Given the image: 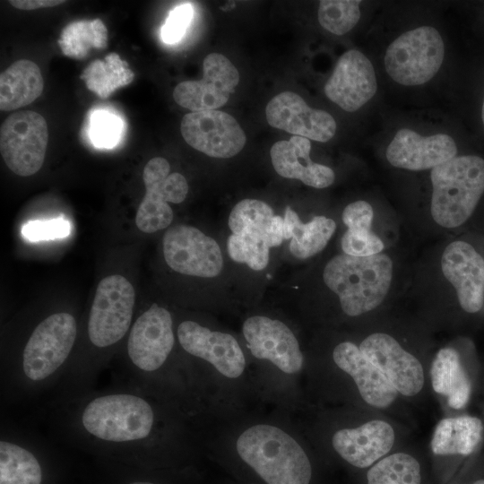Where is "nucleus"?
<instances>
[{"label": "nucleus", "mask_w": 484, "mask_h": 484, "mask_svg": "<svg viewBox=\"0 0 484 484\" xmlns=\"http://www.w3.org/2000/svg\"><path fill=\"white\" fill-rule=\"evenodd\" d=\"M326 436L332 454L359 473L411 441L412 429L387 414L350 407Z\"/></svg>", "instance_id": "1"}, {"label": "nucleus", "mask_w": 484, "mask_h": 484, "mask_svg": "<svg viewBox=\"0 0 484 484\" xmlns=\"http://www.w3.org/2000/svg\"><path fill=\"white\" fill-rule=\"evenodd\" d=\"M385 325H370L357 342L363 354L381 371L413 408L430 394L428 368L433 354L425 344L404 338Z\"/></svg>", "instance_id": "2"}, {"label": "nucleus", "mask_w": 484, "mask_h": 484, "mask_svg": "<svg viewBox=\"0 0 484 484\" xmlns=\"http://www.w3.org/2000/svg\"><path fill=\"white\" fill-rule=\"evenodd\" d=\"M393 273V261L386 254L364 257L341 254L327 262L323 280L338 297L341 312L356 318L379 308L390 290Z\"/></svg>", "instance_id": "3"}, {"label": "nucleus", "mask_w": 484, "mask_h": 484, "mask_svg": "<svg viewBox=\"0 0 484 484\" xmlns=\"http://www.w3.org/2000/svg\"><path fill=\"white\" fill-rule=\"evenodd\" d=\"M239 457L267 484H312L314 465L303 447L280 428L259 424L237 440Z\"/></svg>", "instance_id": "4"}, {"label": "nucleus", "mask_w": 484, "mask_h": 484, "mask_svg": "<svg viewBox=\"0 0 484 484\" xmlns=\"http://www.w3.org/2000/svg\"><path fill=\"white\" fill-rule=\"evenodd\" d=\"M431 215L441 227L463 224L473 213L484 193V160L464 155L431 170Z\"/></svg>", "instance_id": "5"}, {"label": "nucleus", "mask_w": 484, "mask_h": 484, "mask_svg": "<svg viewBox=\"0 0 484 484\" xmlns=\"http://www.w3.org/2000/svg\"><path fill=\"white\" fill-rule=\"evenodd\" d=\"M81 421L85 431L102 441L127 443L147 437L154 425L149 402L134 394L101 395L84 407Z\"/></svg>", "instance_id": "6"}, {"label": "nucleus", "mask_w": 484, "mask_h": 484, "mask_svg": "<svg viewBox=\"0 0 484 484\" xmlns=\"http://www.w3.org/2000/svg\"><path fill=\"white\" fill-rule=\"evenodd\" d=\"M484 450V423L469 412L443 416L435 425L428 448L432 484H445Z\"/></svg>", "instance_id": "7"}, {"label": "nucleus", "mask_w": 484, "mask_h": 484, "mask_svg": "<svg viewBox=\"0 0 484 484\" xmlns=\"http://www.w3.org/2000/svg\"><path fill=\"white\" fill-rule=\"evenodd\" d=\"M481 369L482 364L475 355L456 344L443 346L433 354L428 386L443 416L468 412L479 393Z\"/></svg>", "instance_id": "8"}, {"label": "nucleus", "mask_w": 484, "mask_h": 484, "mask_svg": "<svg viewBox=\"0 0 484 484\" xmlns=\"http://www.w3.org/2000/svg\"><path fill=\"white\" fill-rule=\"evenodd\" d=\"M445 56L439 32L431 26H420L394 39L385 55L387 73L396 82L414 86L431 80Z\"/></svg>", "instance_id": "9"}, {"label": "nucleus", "mask_w": 484, "mask_h": 484, "mask_svg": "<svg viewBox=\"0 0 484 484\" xmlns=\"http://www.w3.org/2000/svg\"><path fill=\"white\" fill-rule=\"evenodd\" d=\"M77 333L75 318L69 313L52 314L30 336L22 354V372L39 382L54 375L68 358Z\"/></svg>", "instance_id": "10"}, {"label": "nucleus", "mask_w": 484, "mask_h": 484, "mask_svg": "<svg viewBox=\"0 0 484 484\" xmlns=\"http://www.w3.org/2000/svg\"><path fill=\"white\" fill-rule=\"evenodd\" d=\"M135 293L124 276L103 278L98 287L88 320V334L99 348L111 346L127 333L133 317Z\"/></svg>", "instance_id": "11"}, {"label": "nucleus", "mask_w": 484, "mask_h": 484, "mask_svg": "<svg viewBox=\"0 0 484 484\" xmlns=\"http://www.w3.org/2000/svg\"><path fill=\"white\" fill-rule=\"evenodd\" d=\"M48 140L45 118L31 110L11 114L0 128V151L14 174L29 177L42 167Z\"/></svg>", "instance_id": "12"}, {"label": "nucleus", "mask_w": 484, "mask_h": 484, "mask_svg": "<svg viewBox=\"0 0 484 484\" xmlns=\"http://www.w3.org/2000/svg\"><path fill=\"white\" fill-rule=\"evenodd\" d=\"M169 161L161 157L150 160L143 173L145 195L135 216L137 228L154 233L170 225L173 211L169 204L182 203L188 193V184L180 173H171Z\"/></svg>", "instance_id": "13"}, {"label": "nucleus", "mask_w": 484, "mask_h": 484, "mask_svg": "<svg viewBox=\"0 0 484 484\" xmlns=\"http://www.w3.org/2000/svg\"><path fill=\"white\" fill-rule=\"evenodd\" d=\"M162 245L167 264L178 273L213 278L222 271L223 257L219 244L193 226L177 225L169 229Z\"/></svg>", "instance_id": "14"}, {"label": "nucleus", "mask_w": 484, "mask_h": 484, "mask_svg": "<svg viewBox=\"0 0 484 484\" xmlns=\"http://www.w3.org/2000/svg\"><path fill=\"white\" fill-rule=\"evenodd\" d=\"M181 134L194 149L213 158L228 159L244 148L246 136L229 114L206 110L186 114L181 121Z\"/></svg>", "instance_id": "15"}, {"label": "nucleus", "mask_w": 484, "mask_h": 484, "mask_svg": "<svg viewBox=\"0 0 484 484\" xmlns=\"http://www.w3.org/2000/svg\"><path fill=\"white\" fill-rule=\"evenodd\" d=\"M200 81H186L173 91L174 100L194 112L216 110L226 104L239 82V73L225 56L211 53L203 63Z\"/></svg>", "instance_id": "16"}, {"label": "nucleus", "mask_w": 484, "mask_h": 484, "mask_svg": "<svg viewBox=\"0 0 484 484\" xmlns=\"http://www.w3.org/2000/svg\"><path fill=\"white\" fill-rule=\"evenodd\" d=\"M242 330L255 358L269 360L287 374H296L302 369L304 356L298 341L281 321L254 315L244 322Z\"/></svg>", "instance_id": "17"}, {"label": "nucleus", "mask_w": 484, "mask_h": 484, "mask_svg": "<svg viewBox=\"0 0 484 484\" xmlns=\"http://www.w3.org/2000/svg\"><path fill=\"white\" fill-rule=\"evenodd\" d=\"M174 342L171 315L154 303L133 324L127 341L128 356L137 368L152 372L165 363Z\"/></svg>", "instance_id": "18"}, {"label": "nucleus", "mask_w": 484, "mask_h": 484, "mask_svg": "<svg viewBox=\"0 0 484 484\" xmlns=\"http://www.w3.org/2000/svg\"><path fill=\"white\" fill-rule=\"evenodd\" d=\"M441 269L454 288L462 310L479 313L484 305V258L471 244L456 240L445 248Z\"/></svg>", "instance_id": "19"}, {"label": "nucleus", "mask_w": 484, "mask_h": 484, "mask_svg": "<svg viewBox=\"0 0 484 484\" xmlns=\"http://www.w3.org/2000/svg\"><path fill=\"white\" fill-rule=\"evenodd\" d=\"M268 124L297 136L325 143L336 133V122L326 111L310 108L297 93L282 91L266 106Z\"/></svg>", "instance_id": "20"}, {"label": "nucleus", "mask_w": 484, "mask_h": 484, "mask_svg": "<svg viewBox=\"0 0 484 484\" xmlns=\"http://www.w3.org/2000/svg\"><path fill=\"white\" fill-rule=\"evenodd\" d=\"M377 90L374 67L360 51L351 49L337 61L324 85L326 97L348 112H354L369 101Z\"/></svg>", "instance_id": "21"}, {"label": "nucleus", "mask_w": 484, "mask_h": 484, "mask_svg": "<svg viewBox=\"0 0 484 484\" xmlns=\"http://www.w3.org/2000/svg\"><path fill=\"white\" fill-rule=\"evenodd\" d=\"M177 338L186 352L208 361L224 376L237 378L244 372L245 356L232 335L187 320L178 325Z\"/></svg>", "instance_id": "22"}, {"label": "nucleus", "mask_w": 484, "mask_h": 484, "mask_svg": "<svg viewBox=\"0 0 484 484\" xmlns=\"http://www.w3.org/2000/svg\"><path fill=\"white\" fill-rule=\"evenodd\" d=\"M457 147L445 134L422 136L408 128L399 130L386 149L391 165L409 170L434 169L454 157Z\"/></svg>", "instance_id": "23"}, {"label": "nucleus", "mask_w": 484, "mask_h": 484, "mask_svg": "<svg viewBox=\"0 0 484 484\" xmlns=\"http://www.w3.org/2000/svg\"><path fill=\"white\" fill-rule=\"evenodd\" d=\"M354 475L356 484H432L428 452L411 440Z\"/></svg>", "instance_id": "24"}, {"label": "nucleus", "mask_w": 484, "mask_h": 484, "mask_svg": "<svg viewBox=\"0 0 484 484\" xmlns=\"http://www.w3.org/2000/svg\"><path fill=\"white\" fill-rule=\"evenodd\" d=\"M311 143L305 137L293 135L276 142L270 150L272 164L281 177L300 180L303 184L325 188L335 179L333 170L310 159Z\"/></svg>", "instance_id": "25"}, {"label": "nucleus", "mask_w": 484, "mask_h": 484, "mask_svg": "<svg viewBox=\"0 0 484 484\" xmlns=\"http://www.w3.org/2000/svg\"><path fill=\"white\" fill-rule=\"evenodd\" d=\"M43 88L38 65L28 59L17 60L0 75V109L12 111L29 105L40 96Z\"/></svg>", "instance_id": "26"}, {"label": "nucleus", "mask_w": 484, "mask_h": 484, "mask_svg": "<svg viewBox=\"0 0 484 484\" xmlns=\"http://www.w3.org/2000/svg\"><path fill=\"white\" fill-rule=\"evenodd\" d=\"M284 239H291L290 251L298 259H307L320 253L336 229L335 221L325 216H315L303 223L290 206L284 214Z\"/></svg>", "instance_id": "27"}, {"label": "nucleus", "mask_w": 484, "mask_h": 484, "mask_svg": "<svg viewBox=\"0 0 484 484\" xmlns=\"http://www.w3.org/2000/svg\"><path fill=\"white\" fill-rule=\"evenodd\" d=\"M42 471L34 454L12 442H0V484H41Z\"/></svg>", "instance_id": "28"}, {"label": "nucleus", "mask_w": 484, "mask_h": 484, "mask_svg": "<svg viewBox=\"0 0 484 484\" xmlns=\"http://www.w3.org/2000/svg\"><path fill=\"white\" fill-rule=\"evenodd\" d=\"M81 78L89 90L101 98H107L116 89L128 84L134 78V73L117 54L110 53L104 60L92 62Z\"/></svg>", "instance_id": "29"}, {"label": "nucleus", "mask_w": 484, "mask_h": 484, "mask_svg": "<svg viewBox=\"0 0 484 484\" xmlns=\"http://www.w3.org/2000/svg\"><path fill=\"white\" fill-rule=\"evenodd\" d=\"M107 38V28L99 19H95L69 24L58 42L65 56L82 58L91 48H104Z\"/></svg>", "instance_id": "30"}, {"label": "nucleus", "mask_w": 484, "mask_h": 484, "mask_svg": "<svg viewBox=\"0 0 484 484\" xmlns=\"http://www.w3.org/2000/svg\"><path fill=\"white\" fill-rule=\"evenodd\" d=\"M270 248L266 236L259 231L244 230L231 234L227 241L229 257L254 271L264 270L268 265Z\"/></svg>", "instance_id": "31"}, {"label": "nucleus", "mask_w": 484, "mask_h": 484, "mask_svg": "<svg viewBox=\"0 0 484 484\" xmlns=\"http://www.w3.org/2000/svg\"><path fill=\"white\" fill-rule=\"evenodd\" d=\"M274 216L269 204L261 200L247 198L241 200L232 208L228 224L232 234L244 230L259 231L267 238Z\"/></svg>", "instance_id": "32"}, {"label": "nucleus", "mask_w": 484, "mask_h": 484, "mask_svg": "<svg viewBox=\"0 0 484 484\" xmlns=\"http://www.w3.org/2000/svg\"><path fill=\"white\" fill-rule=\"evenodd\" d=\"M359 4L353 0H323L319 3L318 22L329 32L343 35L358 23Z\"/></svg>", "instance_id": "33"}, {"label": "nucleus", "mask_w": 484, "mask_h": 484, "mask_svg": "<svg viewBox=\"0 0 484 484\" xmlns=\"http://www.w3.org/2000/svg\"><path fill=\"white\" fill-rule=\"evenodd\" d=\"M123 123L116 115L98 110L92 113L90 120V137L93 144L99 148L115 146L122 134Z\"/></svg>", "instance_id": "34"}, {"label": "nucleus", "mask_w": 484, "mask_h": 484, "mask_svg": "<svg viewBox=\"0 0 484 484\" xmlns=\"http://www.w3.org/2000/svg\"><path fill=\"white\" fill-rule=\"evenodd\" d=\"M343 254L352 256H371L382 253L385 245L372 230L347 229L341 240Z\"/></svg>", "instance_id": "35"}, {"label": "nucleus", "mask_w": 484, "mask_h": 484, "mask_svg": "<svg viewBox=\"0 0 484 484\" xmlns=\"http://www.w3.org/2000/svg\"><path fill=\"white\" fill-rule=\"evenodd\" d=\"M194 11L190 4H181L172 9L161 29V39L167 44L179 41L189 26Z\"/></svg>", "instance_id": "36"}, {"label": "nucleus", "mask_w": 484, "mask_h": 484, "mask_svg": "<svg viewBox=\"0 0 484 484\" xmlns=\"http://www.w3.org/2000/svg\"><path fill=\"white\" fill-rule=\"evenodd\" d=\"M69 232L70 224L63 219L30 221L22 229L24 238L31 241L64 238Z\"/></svg>", "instance_id": "37"}, {"label": "nucleus", "mask_w": 484, "mask_h": 484, "mask_svg": "<svg viewBox=\"0 0 484 484\" xmlns=\"http://www.w3.org/2000/svg\"><path fill=\"white\" fill-rule=\"evenodd\" d=\"M374 211L366 201H356L348 204L342 212V221L347 229L371 230Z\"/></svg>", "instance_id": "38"}, {"label": "nucleus", "mask_w": 484, "mask_h": 484, "mask_svg": "<svg viewBox=\"0 0 484 484\" xmlns=\"http://www.w3.org/2000/svg\"><path fill=\"white\" fill-rule=\"evenodd\" d=\"M445 484H484V450Z\"/></svg>", "instance_id": "39"}, {"label": "nucleus", "mask_w": 484, "mask_h": 484, "mask_svg": "<svg viewBox=\"0 0 484 484\" xmlns=\"http://www.w3.org/2000/svg\"><path fill=\"white\" fill-rule=\"evenodd\" d=\"M13 7L20 10H36L39 8H47L59 5L65 1L61 0H12L9 2Z\"/></svg>", "instance_id": "40"}, {"label": "nucleus", "mask_w": 484, "mask_h": 484, "mask_svg": "<svg viewBox=\"0 0 484 484\" xmlns=\"http://www.w3.org/2000/svg\"><path fill=\"white\" fill-rule=\"evenodd\" d=\"M478 396L480 397V411H481L480 417L484 423V365H482L481 378H480V385Z\"/></svg>", "instance_id": "41"}, {"label": "nucleus", "mask_w": 484, "mask_h": 484, "mask_svg": "<svg viewBox=\"0 0 484 484\" xmlns=\"http://www.w3.org/2000/svg\"><path fill=\"white\" fill-rule=\"evenodd\" d=\"M130 484H154V483L146 482V481H134V482H132Z\"/></svg>", "instance_id": "42"}, {"label": "nucleus", "mask_w": 484, "mask_h": 484, "mask_svg": "<svg viewBox=\"0 0 484 484\" xmlns=\"http://www.w3.org/2000/svg\"><path fill=\"white\" fill-rule=\"evenodd\" d=\"M481 117H482V122L484 124V100H483V104H482Z\"/></svg>", "instance_id": "43"}]
</instances>
